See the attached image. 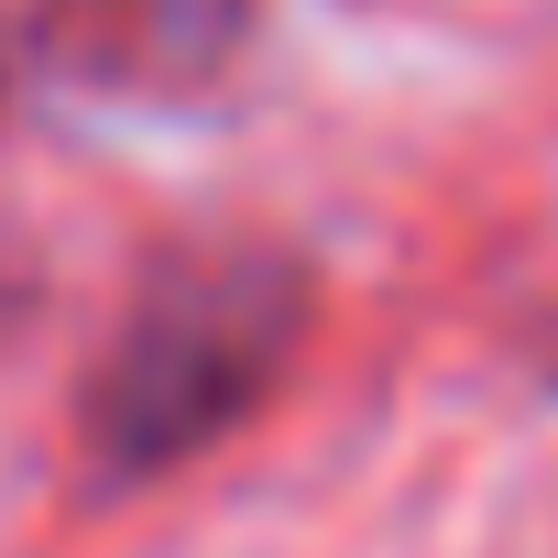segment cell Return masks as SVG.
Returning a JSON list of instances; mask_svg holds the SVG:
<instances>
[{
	"instance_id": "obj_3",
	"label": "cell",
	"mask_w": 558,
	"mask_h": 558,
	"mask_svg": "<svg viewBox=\"0 0 558 558\" xmlns=\"http://www.w3.org/2000/svg\"><path fill=\"white\" fill-rule=\"evenodd\" d=\"M12 66H23V56H12V45H0V77H12Z\"/></svg>"
},
{
	"instance_id": "obj_1",
	"label": "cell",
	"mask_w": 558,
	"mask_h": 558,
	"mask_svg": "<svg viewBox=\"0 0 558 558\" xmlns=\"http://www.w3.org/2000/svg\"><path fill=\"white\" fill-rule=\"evenodd\" d=\"M307 263L274 241H197L132 296L121 340L88 373V460L110 482H154L230 438L307 340Z\"/></svg>"
},
{
	"instance_id": "obj_2",
	"label": "cell",
	"mask_w": 558,
	"mask_h": 558,
	"mask_svg": "<svg viewBox=\"0 0 558 558\" xmlns=\"http://www.w3.org/2000/svg\"><path fill=\"white\" fill-rule=\"evenodd\" d=\"M0 45L66 88L186 99L252 45V0H0Z\"/></svg>"
}]
</instances>
